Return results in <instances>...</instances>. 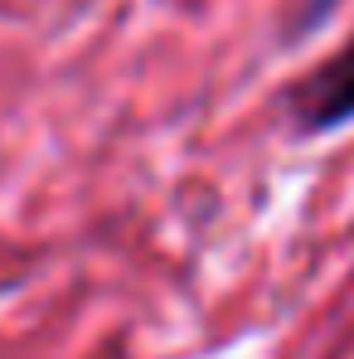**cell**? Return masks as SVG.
Returning a JSON list of instances; mask_svg holds the SVG:
<instances>
[{"label":"cell","instance_id":"obj_2","mask_svg":"<svg viewBox=\"0 0 354 359\" xmlns=\"http://www.w3.org/2000/svg\"><path fill=\"white\" fill-rule=\"evenodd\" d=\"M335 5H340V0H306V5H301V15H296V25H292V34H296V39H301V34H311V29H315Z\"/></svg>","mask_w":354,"mask_h":359},{"label":"cell","instance_id":"obj_1","mask_svg":"<svg viewBox=\"0 0 354 359\" xmlns=\"http://www.w3.org/2000/svg\"><path fill=\"white\" fill-rule=\"evenodd\" d=\"M287 121L296 136H330L354 121V34L292 83Z\"/></svg>","mask_w":354,"mask_h":359}]
</instances>
